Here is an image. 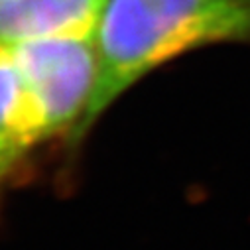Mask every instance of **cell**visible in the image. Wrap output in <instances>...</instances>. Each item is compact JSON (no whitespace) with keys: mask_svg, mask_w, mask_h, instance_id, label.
I'll return each instance as SVG.
<instances>
[{"mask_svg":"<svg viewBox=\"0 0 250 250\" xmlns=\"http://www.w3.org/2000/svg\"><path fill=\"white\" fill-rule=\"evenodd\" d=\"M24 152H26L24 146H20L8 138H0V179L14 169V166L18 164V160L22 158Z\"/></svg>","mask_w":250,"mask_h":250,"instance_id":"5b68a950","label":"cell"},{"mask_svg":"<svg viewBox=\"0 0 250 250\" xmlns=\"http://www.w3.org/2000/svg\"><path fill=\"white\" fill-rule=\"evenodd\" d=\"M250 42V0H108L97 32L99 69L79 142L99 116L166 61L211 43Z\"/></svg>","mask_w":250,"mask_h":250,"instance_id":"6da1fadb","label":"cell"},{"mask_svg":"<svg viewBox=\"0 0 250 250\" xmlns=\"http://www.w3.org/2000/svg\"><path fill=\"white\" fill-rule=\"evenodd\" d=\"M10 47L26 85L43 110L47 136L71 132L95 89L97 36L26 40Z\"/></svg>","mask_w":250,"mask_h":250,"instance_id":"7a4b0ae2","label":"cell"},{"mask_svg":"<svg viewBox=\"0 0 250 250\" xmlns=\"http://www.w3.org/2000/svg\"><path fill=\"white\" fill-rule=\"evenodd\" d=\"M0 138H8L26 150L47 138L43 110L26 85L6 42H0Z\"/></svg>","mask_w":250,"mask_h":250,"instance_id":"277c9868","label":"cell"},{"mask_svg":"<svg viewBox=\"0 0 250 250\" xmlns=\"http://www.w3.org/2000/svg\"><path fill=\"white\" fill-rule=\"evenodd\" d=\"M0 2H4V0H0Z\"/></svg>","mask_w":250,"mask_h":250,"instance_id":"8992f818","label":"cell"},{"mask_svg":"<svg viewBox=\"0 0 250 250\" xmlns=\"http://www.w3.org/2000/svg\"><path fill=\"white\" fill-rule=\"evenodd\" d=\"M108 0H4L0 42L97 36Z\"/></svg>","mask_w":250,"mask_h":250,"instance_id":"3957f363","label":"cell"}]
</instances>
